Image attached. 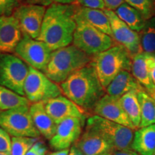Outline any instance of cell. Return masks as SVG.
I'll return each instance as SVG.
<instances>
[{"instance_id": "1", "label": "cell", "mask_w": 155, "mask_h": 155, "mask_svg": "<svg viewBox=\"0 0 155 155\" xmlns=\"http://www.w3.org/2000/svg\"><path fill=\"white\" fill-rule=\"evenodd\" d=\"M76 5L53 4L46 9L41 31L37 40L43 42L53 51L71 45L77 23Z\"/></svg>"}, {"instance_id": "2", "label": "cell", "mask_w": 155, "mask_h": 155, "mask_svg": "<svg viewBox=\"0 0 155 155\" xmlns=\"http://www.w3.org/2000/svg\"><path fill=\"white\" fill-rule=\"evenodd\" d=\"M65 96L83 109H92L105 94L93 61L61 83Z\"/></svg>"}, {"instance_id": "3", "label": "cell", "mask_w": 155, "mask_h": 155, "mask_svg": "<svg viewBox=\"0 0 155 155\" xmlns=\"http://www.w3.org/2000/svg\"><path fill=\"white\" fill-rule=\"evenodd\" d=\"M90 63L91 56L71 45L54 50L43 73L54 83L61 84L71 75Z\"/></svg>"}, {"instance_id": "4", "label": "cell", "mask_w": 155, "mask_h": 155, "mask_svg": "<svg viewBox=\"0 0 155 155\" xmlns=\"http://www.w3.org/2000/svg\"><path fill=\"white\" fill-rule=\"evenodd\" d=\"M93 63L102 86L105 89L116 75L123 71H131L132 55L121 45L95 55Z\"/></svg>"}, {"instance_id": "5", "label": "cell", "mask_w": 155, "mask_h": 155, "mask_svg": "<svg viewBox=\"0 0 155 155\" xmlns=\"http://www.w3.org/2000/svg\"><path fill=\"white\" fill-rule=\"evenodd\" d=\"M73 45L89 56L96 55L114 46V39L84 22H76Z\"/></svg>"}, {"instance_id": "6", "label": "cell", "mask_w": 155, "mask_h": 155, "mask_svg": "<svg viewBox=\"0 0 155 155\" xmlns=\"http://www.w3.org/2000/svg\"><path fill=\"white\" fill-rule=\"evenodd\" d=\"M29 65L18 56L0 53V86L25 96L24 85Z\"/></svg>"}, {"instance_id": "7", "label": "cell", "mask_w": 155, "mask_h": 155, "mask_svg": "<svg viewBox=\"0 0 155 155\" xmlns=\"http://www.w3.org/2000/svg\"><path fill=\"white\" fill-rule=\"evenodd\" d=\"M86 126L93 128L102 134L111 144L114 150H131L134 130L130 128L97 115L88 118Z\"/></svg>"}, {"instance_id": "8", "label": "cell", "mask_w": 155, "mask_h": 155, "mask_svg": "<svg viewBox=\"0 0 155 155\" xmlns=\"http://www.w3.org/2000/svg\"><path fill=\"white\" fill-rule=\"evenodd\" d=\"M0 127L12 137L39 138V132L30 113V106L0 111Z\"/></svg>"}, {"instance_id": "9", "label": "cell", "mask_w": 155, "mask_h": 155, "mask_svg": "<svg viewBox=\"0 0 155 155\" xmlns=\"http://www.w3.org/2000/svg\"><path fill=\"white\" fill-rule=\"evenodd\" d=\"M25 96L30 102L45 103L61 96L62 90L42 71L29 66V73L24 85Z\"/></svg>"}, {"instance_id": "10", "label": "cell", "mask_w": 155, "mask_h": 155, "mask_svg": "<svg viewBox=\"0 0 155 155\" xmlns=\"http://www.w3.org/2000/svg\"><path fill=\"white\" fill-rule=\"evenodd\" d=\"M14 52L29 66L44 72L53 51L43 42L23 34Z\"/></svg>"}, {"instance_id": "11", "label": "cell", "mask_w": 155, "mask_h": 155, "mask_svg": "<svg viewBox=\"0 0 155 155\" xmlns=\"http://www.w3.org/2000/svg\"><path fill=\"white\" fill-rule=\"evenodd\" d=\"M46 9L43 6L27 4L19 6L12 15L18 21L22 34L33 39H38L41 31Z\"/></svg>"}, {"instance_id": "12", "label": "cell", "mask_w": 155, "mask_h": 155, "mask_svg": "<svg viewBox=\"0 0 155 155\" xmlns=\"http://www.w3.org/2000/svg\"><path fill=\"white\" fill-rule=\"evenodd\" d=\"M111 25L112 38L121 45L127 49L131 55H137L142 52L141 47L140 35L129 28L116 15L115 12L104 9Z\"/></svg>"}, {"instance_id": "13", "label": "cell", "mask_w": 155, "mask_h": 155, "mask_svg": "<svg viewBox=\"0 0 155 155\" xmlns=\"http://www.w3.org/2000/svg\"><path fill=\"white\" fill-rule=\"evenodd\" d=\"M86 118H68L60 122L55 134L50 139L52 148L56 150L69 149L80 138Z\"/></svg>"}, {"instance_id": "14", "label": "cell", "mask_w": 155, "mask_h": 155, "mask_svg": "<svg viewBox=\"0 0 155 155\" xmlns=\"http://www.w3.org/2000/svg\"><path fill=\"white\" fill-rule=\"evenodd\" d=\"M96 115L137 130L121 104L120 98L105 94L93 108Z\"/></svg>"}, {"instance_id": "15", "label": "cell", "mask_w": 155, "mask_h": 155, "mask_svg": "<svg viewBox=\"0 0 155 155\" xmlns=\"http://www.w3.org/2000/svg\"><path fill=\"white\" fill-rule=\"evenodd\" d=\"M44 104L46 111L57 124L68 118H86L82 108L67 97L59 96Z\"/></svg>"}, {"instance_id": "16", "label": "cell", "mask_w": 155, "mask_h": 155, "mask_svg": "<svg viewBox=\"0 0 155 155\" xmlns=\"http://www.w3.org/2000/svg\"><path fill=\"white\" fill-rule=\"evenodd\" d=\"M22 35L20 25L13 15L0 16V53L15 51Z\"/></svg>"}, {"instance_id": "17", "label": "cell", "mask_w": 155, "mask_h": 155, "mask_svg": "<svg viewBox=\"0 0 155 155\" xmlns=\"http://www.w3.org/2000/svg\"><path fill=\"white\" fill-rule=\"evenodd\" d=\"M74 144L85 155H98L114 151L111 144L103 135L88 126H86L84 133Z\"/></svg>"}, {"instance_id": "18", "label": "cell", "mask_w": 155, "mask_h": 155, "mask_svg": "<svg viewBox=\"0 0 155 155\" xmlns=\"http://www.w3.org/2000/svg\"><path fill=\"white\" fill-rule=\"evenodd\" d=\"M75 19L76 22H84L91 25L112 38L111 25L104 9L88 8L77 5Z\"/></svg>"}, {"instance_id": "19", "label": "cell", "mask_w": 155, "mask_h": 155, "mask_svg": "<svg viewBox=\"0 0 155 155\" xmlns=\"http://www.w3.org/2000/svg\"><path fill=\"white\" fill-rule=\"evenodd\" d=\"M30 113L32 121L40 135L51 139L55 134L58 124L46 111L44 103H35L30 106Z\"/></svg>"}, {"instance_id": "20", "label": "cell", "mask_w": 155, "mask_h": 155, "mask_svg": "<svg viewBox=\"0 0 155 155\" xmlns=\"http://www.w3.org/2000/svg\"><path fill=\"white\" fill-rule=\"evenodd\" d=\"M144 89L130 71H123L112 80L106 88V91L110 96L121 98L131 91H139Z\"/></svg>"}, {"instance_id": "21", "label": "cell", "mask_w": 155, "mask_h": 155, "mask_svg": "<svg viewBox=\"0 0 155 155\" xmlns=\"http://www.w3.org/2000/svg\"><path fill=\"white\" fill-rule=\"evenodd\" d=\"M131 149L139 155H154L155 124L137 129Z\"/></svg>"}, {"instance_id": "22", "label": "cell", "mask_w": 155, "mask_h": 155, "mask_svg": "<svg viewBox=\"0 0 155 155\" xmlns=\"http://www.w3.org/2000/svg\"><path fill=\"white\" fill-rule=\"evenodd\" d=\"M131 71L144 89L150 88L154 85L147 65V53L141 52L133 56Z\"/></svg>"}, {"instance_id": "23", "label": "cell", "mask_w": 155, "mask_h": 155, "mask_svg": "<svg viewBox=\"0 0 155 155\" xmlns=\"http://www.w3.org/2000/svg\"><path fill=\"white\" fill-rule=\"evenodd\" d=\"M115 13L131 30L140 32L146 25L147 21L138 10L124 2L116 9Z\"/></svg>"}, {"instance_id": "24", "label": "cell", "mask_w": 155, "mask_h": 155, "mask_svg": "<svg viewBox=\"0 0 155 155\" xmlns=\"http://www.w3.org/2000/svg\"><path fill=\"white\" fill-rule=\"evenodd\" d=\"M139 91H131L120 98L121 104L136 129L141 123V107L138 98Z\"/></svg>"}, {"instance_id": "25", "label": "cell", "mask_w": 155, "mask_h": 155, "mask_svg": "<svg viewBox=\"0 0 155 155\" xmlns=\"http://www.w3.org/2000/svg\"><path fill=\"white\" fill-rule=\"evenodd\" d=\"M30 106V101L25 96L0 86V111H8L24 106Z\"/></svg>"}, {"instance_id": "26", "label": "cell", "mask_w": 155, "mask_h": 155, "mask_svg": "<svg viewBox=\"0 0 155 155\" xmlns=\"http://www.w3.org/2000/svg\"><path fill=\"white\" fill-rule=\"evenodd\" d=\"M138 98L141 107L139 128L155 124V101L144 89L138 92Z\"/></svg>"}, {"instance_id": "27", "label": "cell", "mask_w": 155, "mask_h": 155, "mask_svg": "<svg viewBox=\"0 0 155 155\" xmlns=\"http://www.w3.org/2000/svg\"><path fill=\"white\" fill-rule=\"evenodd\" d=\"M142 52L155 54V17L147 21L143 30L139 32Z\"/></svg>"}, {"instance_id": "28", "label": "cell", "mask_w": 155, "mask_h": 155, "mask_svg": "<svg viewBox=\"0 0 155 155\" xmlns=\"http://www.w3.org/2000/svg\"><path fill=\"white\" fill-rule=\"evenodd\" d=\"M38 140L39 138L32 137H12L11 155H26L29 150Z\"/></svg>"}, {"instance_id": "29", "label": "cell", "mask_w": 155, "mask_h": 155, "mask_svg": "<svg viewBox=\"0 0 155 155\" xmlns=\"http://www.w3.org/2000/svg\"><path fill=\"white\" fill-rule=\"evenodd\" d=\"M124 2L138 10L146 20L155 17V0H124Z\"/></svg>"}, {"instance_id": "30", "label": "cell", "mask_w": 155, "mask_h": 155, "mask_svg": "<svg viewBox=\"0 0 155 155\" xmlns=\"http://www.w3.org/2000/svg\"><path fill=\"white\" fill-rule=\"evenodd\" d=\"M22 0H0V16H12Z\"/></svg>"}, {"instance_id": "31", "label": "cell", "mask_w": 155, "mask_h": 155, "mask_svg": "<svg viewBox=\"0 0 155 155\" xmlns=\"http://www.w3.org/2000/svg\"><path fill=\"white\" fill-rule=\"evenodd\" d=\"M12 139L5 130L0 127V152L11 155Z\"/></svg>"}, {"instance_id": "32", "label": "cell", "mask_w": 155, "mask_h": 155, "mask_svg": "<svg viewBox=\"0 0 155 155\" xmlns=\"http://www.w3.org/2000/svg\"><path fill=\"white\" fill-rule=\"evenodd\" d=\"M30 5H37L49 7L53 4H74L76 0H25Z\"/></svg>"}, {"instance_id": "33", "label": "cell", "mask_w": 155, "mask_h": 155, "mask_svg": "<svg viewBox=\"0 0 155 155\" xmlns=\"http://www.w3.org/2000/svg\"><path fill=\"white\" fill-rule=\"evenodd\" d=\"M77 2L82 7L92 9H106L104 0H76Z\"/></svg>"}, {"instance_id": "34", "label": "cell", "mask_w": 155, "mask_h": 155, "mask_svg": "<svg viewBox=\"0 0 155 155\" xmlns=\"http://www.w3.org/2000/svg\"><path fill=\"white\" fill-rule=\"evenodd\" d=\"M47 153V147L41 141H38L35 143L26 155H45Z\"/></svg>"}, {"instance_id": "35", "label": "cell", "mask_w": 155, "mask_h": 155, "mask_svg": "<svg viewBox=\"0 0 155 155\" xmlns=\"http://www.w3.org/2000/svg\"><path fill=\"white\" fill-rule=\"evenodd\" d=\"M147 65L152 80L155 85V54L147 53Z\"/></svg>"}, {"instance_id": "36", "label": "cell", "mask_w": 155, "mask_h": 155, "mask_svg": "<svg viewBox=\"0 0 155 155\" xmlns=\"http://www.w3.org/2000/svg\"><path fill=\"white\" fill-rule=\"evenodd\" d=\"M106 9L109 10L115 11L122 4L125 2L124 0H104Z\"/></svg>"}, {"instance_id": "37", "label": "cell", "mask_w": 155, "mask_h": 155, "mask_svg": "<svg viewBox=\"0 0 155 155\" xmlns=\"http://www.w3.org/2000/svg\"><path fill=\"white\" fill-rule=\"evenodd\" d=\"M113 155H139L132 150H114L112 152Z\"/></svg>"}, {"instance_id": "38", "label": "cell", "mask_w": 155, "mask_h": 155, "mask_svg": "<svg viewBox=\"0 0 155 155\" xmlns=\"http://www.w3.org/2000/svg\"><path fill=\"white\" fill-rule=\"evenodd\" d=\"M68 155H85L82 151L80 149L78 148L75 144H73L71 147V150H70V152Z\"/></svg>"}, {"instance_id": "39", "label": "cell", "mask_w": 155, "mask_h": 155, "mask_svg": "<svg viewBox=\"0 0 155 155\" xmlns=\"http://www.w3.org/2000/svg\"><path fill=\"white\" fill-rule=\"evenodd\" d=\"M69 152H70L69 149H65V150H58L57 152L49 153L48 155H68Z\"/></svg>"}, {"instance_id": "40", "label": "cell", "mask_w": 155, "mask_h": 155, "mask_svg": "<svg viewBox=\"0 0 155 155\" xmlns=\"http://www.w3.org/2000/svg\"><path fill=\"white\" fill-rule=\"evenodd\" d=\"M146 91V92L150 96L152 97V99L155 101V85H154L152 87H151L150 88L144 89Z\"/></svg>"}, {"instance_id": "41", "label": "cell", "mask_w": 155, "mask_h": 155, "mask_svg": "<svg viewBox=\"0 0 155 155\" xmlns=\"http://www.w3.org/2000/svg\"><path fill=\"white\" fill-rule=\"evenodd\" d=\"M98 155H113V154H112V152H104V153H103V154H101Z\"/></svg>"}, {"instance_id": "42", "label": "cell", "mask_w": 155, "mask_h": 155, "mask_svg": "<svg viewBox=\"0 0 155 155\" xmlns=\"http://www.w3.org/2000/svg\"><path fill=\"white\" fill-rule=\"evenodd\" d=\"M0 155H9V154H6V153H3V152H0Z\"/></svg>"}, {"instance_id": "43", "label": "cell", "mask_w": 155, "mask_h": 155, "mask_svg": "<svg viewBox=\"0 0 155 155\" xmlns=\"http://www.w3.org/2000/svg\"><path fill=\"white\" fill-rule=\"evenodd\" d=\"M154 155H155V152H154Z\"/></svg>"}]
</instances>
